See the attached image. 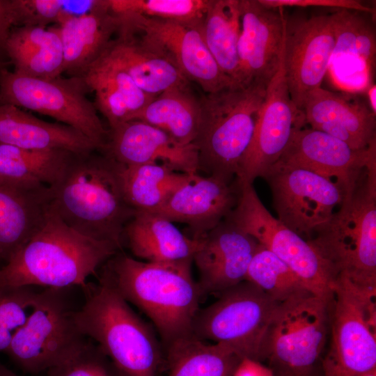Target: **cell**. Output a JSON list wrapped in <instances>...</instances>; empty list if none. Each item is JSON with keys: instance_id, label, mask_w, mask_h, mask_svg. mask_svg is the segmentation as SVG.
I'll use <instances>...</instances> for the list:
<instances>
[{"instance_id": "cell-43", "label": "cell", "mask_w": 376, "mask_h": 376, "mask_svg": "<svg viewBox=\"0 0 376 376\" xmlns=\"http://www.w3.org/2000/svg\"><path fill=\"white\" fill-rule=\"evenodd\" d=\"M233 376H275L273 370L261 362L250 359H242L236 368Z\"/></svg>"}, {"instance_id": "cell-2", "label": "cell", "mask_w": 376, "mask_h": 376, "mask_svg": "<svg viewBox=\"0 0 376 376\" xmlns=\"http://www.w3.org/2000/svg\"><path fill=\"white\" fill-rule=\"evenodd\" d=\"M192 262H142L120 251L102 265L100 273L120 295L150 319L164 351L193 335L203 296L191 275Z\"/></svg>"}, {"instance_id": "cell-14", "label": "cell", "mask_w": 376, "mask_h": 376, "mask_svg": "<svg viewBox=\"0 0 376 376\" xmlns=\"http://www.w3.org/2000/svg\"><path fill=\"white\" fill-rule=\"evenodd\" d=\"M277 219L308 241L328 222L345 194L335 183L306 169L276 163L263 175Z\"/></svg>"}, {"instance_id": "cell-47", "label": "cell", "mask_w": 376, "mask_h": 376, "mask_svg": "<svg viewBox=\"0 0 376 376\" xmlns=\"http://www.w3.org/2000/svg\"><path fill=\"white\" fill-rule=\"evenodd\" d=\"M3 64L0 62V70L3 68Z\"/></svg>"}, {"instance_id": "cell-8", "label": "cell", "mask_w": 376, "mask_h": 376, "mask_svg": "<svg viewBox=\"0 0 376 376\" xmlns=\"http://www.w3.org/2000/svg\"><path fill=\"white\" fill-rule=\"evenodd\" d=\"M218 295L217 301L197 312L193 335L228 347L241 359L260 362L266 334L279 303L247 281Z\"/></svg>"}, {"instance_id": "cell-31", "label": "cell", "mask_w": 376, "mask_h": 376, "mask_svg": "<svg viewBox=\"0 0 376 376\" xmlns=\"http://www.w3.org/2000/svg\"><path fill=\"white\" fill-rule=\"evenodd\" d=\"M168 376H233L242 360L230 348L194 335L164 350Z\"/></svg>"}, {"instance_id": "cell-22", "label": "cell", "mask_w": 376, "mask_h": 376, "mask_svg": "<svg viewBox=\"0 0 376 376\" xmlns=\"http://www.w3.org/2000/svg\"><path fill=\"white\" fill-rule=\"evenodd\" d=\"M303 113L311 128L340 139L352 149L366 150L376 145V115L360 101L320 87L309 94Z\"/></svg>"}, {"instance_id": "cell-35", "label": "cell", "mask_w": 376, "mask_h": 376, "mask_svg": "<svg viewBox=\"0 0 376 376\" xmlns=\"http://www.w3.org/2000/svg\"><path fill=\"white\" fill-rule=\"evenodd\" d=\"M245 281L279 303L311 292L287 264L260 244L249 263Z\"/></svg>"}, {"instance_id": "cell-11", "label": "cell", "mask_w": 376, "mask_h": 376, "mask_svg": "<svg viewBox=\"0 0 376 376\" xmlns=\"http://www.w3.org/2000/svg\"><path fill=\"white\" fill-rule=\"evenodd\" d=\"M83 80L61 77H29L6 68L0 70V101L49 116L82 133L101 151L109 134L97 109L86 96Z\"/></svg>"}, {"instance_id": "cell-33", "label": "cell", "mask_w": 376, "mask_h": 376, "mask_svg": "<svg viewBox=\"0 0 376 376\" xmlns=\"http://www.w3.org/2000/svg\"><path fill=\"white\" fill-rule=\"evenodd\" d=\"M74 152L34 150L0 144V182H38L52 185Z\"/></svg>"}, {"instance_id": "cell-27", "label": "cell", "mask_w": 376, "mask_h": 376, "mask_svg": "<svg viewBox=\"0 0 376 376\" xmlns=\"http://www.w3.org/2000/svg\"><path fill=\"white\" fill-rule=\"evenodd\" d=\"M123 238L136 257L157 263L193 260L199 244L198 239L184 234L168 219L144 211H136Z\"/></svg>"}, {"instance_id": "cell-19", "label": "cell", "mask_w": 376, "mask_h": 376, "mask_svg": "<svg viewBox=\"0 0 376 376\" xmlns=\"http://www.w3.org/2000/svg\"><path fill=\"white\" fill-rule=\"evenodd\" d=\"M240 186L198 173L188 174L159 207L148 212L187 224L198 239L224 221L237 204ZM145 212V211H144Z\"/></svg>"}, {"instance_id": "cell-36", "label": "cell", "mask_w": 376, "mask_h": 376, "mask_svg": "<svg viewBox=\"0 0 376 376\" xmlns=\"http://www.w3.org/2000/svg\"><path fill=\"white\" fill-rule=\"evenodd\" d=\"M210 0H109L116 15L136 14L150 18L202 26Z\"/></svg>"}, {"instance_id": "cell-20", "label": "cell", "mask_w": 376, "mask_h": 376, "mask_svg": "<svg viewBox=\"0 0 376 376\" xmlns=\"http://www.w3.org/2000/svg\"><path fill=\"white\" fill-rule=\"evenodd\" d=\"M198 239L193 261L203 296L219 294L245 281L258 244L253 237L224 219Z\"/></svg>"}, {"instance_id": "cell-1", "label": "cell", "mask_w": 376, "mask_h": 376, "mask_svg": "<svg viewBox=\"0 0 376 376\" xmlns=\"http://www.w3.org/2000/svg\"><path fill=\"white\" fill-rule=\"evenodd\" d=\"M120 169L100 150L73 153L49 187L53 206L69 227L122 250L124 228L136 211L125 198Z\"/></svg>"}, {"instance_id": "cell-30", "label": "cell", "mask_w": 376, "mask_h": 376, "mask_svg": "<svg viewBox=\"0 0 376 376\" xmlns=\"http://www.w3.org/2000/svg\"><path fill=\"white\" fill-rule=\"evenodd\" d=\"M240 30V0H210L203 22L202 36L220 70L237 85Z\"/></svg>"}, {"instance_id": "cell-46", "label": "cell", "mask_w": 376, "mask_h": 376, "mask_svg": "<svg viewBox=\"0 0 376 376\" xmlns=\"http://www.w3.org/2000/svg\"><path fill=\"white\" fill-rule=\"evenodd\" d=\"M363 376H376V369L368 373Z\"/></svg>"}, {"instance_id": "cell-15", "label": "cell", "mask_w": 376, "mask_h": 376, "mask_svg": "<svg viewBox=\"0 0 376 376\" xmlns=\"http://www.w3.org/2000/svg\"><path fill=\"white\" fill-rule=\"evenodd\" d=\"M306 124L303 111L297 109L290 97L282 55L279 68L267 86L237 182L253 184L255 179L262 178L280 159L294 132Z\"/></svg>"}, {"instance_id": "cell-48", "label": "cell", "mask_w": 376, "mask_h": 376, "mask_svg": "<svg viewBox=\"0 0 376 376\" xmlns=\"http://www.w3.org/2000/svg\"><path fill=\"white\" fill-rule=\"evenodd\" d=\"M275 376H276V375H275Z\"/></svg>"}, {"instance_id": "cell-4", "label": "cell", "mask_w": 376, "mask_h": 376, "mask_svg": "<svg viewBox=\"0 0 376 376\" xmlns=\"http://www.w3.org/2000/svg\"><path fill=\"white\" fill-rule=\"evenodd\" d=\"M84 301L74 314L80 332L93 340L123 376H157L165 362L153 330L101 273L82 288Z\"/></svg>"}, {"instance_id": "cell-38", "label": "cell", "mask_w": 376, "mask_h": 376, "mask_svg": "<svg viewBox=\"0 0 376 376\" xmlns=\"http://www.w3.org/2000/svg\"><path fill=\"white\" fill-rule=\"evenodd\" d=\"M34 286L0 288V352H6L33 311L40 292Z\"/></svg>"}, {"instance_id": "cell-21", "label": "cell", "mask_w": 376, "mask_h": 376, "mask_svg": "<svg viewBox=\"0 0 376 376\" xmlns=\"http://www.w3.org/2000/svg\"><path fill=\"white\" fill-rule=\"evenodd\" d=\"M102 152L125 166L161 163L176 172L198 173V153L193 143L180 144L163 130L139 120L109 129Z\"/></svg>"}, {"instance_id": "cell-9", "label": "cell", "mask_w": 376, "mask_h": 376, "mask_svg": "<svg viewBox=\"0 0 376 376\" xmlns=\"http://www.w3.org/2000/svg\"><path fill=\"white\" fill-rule=\"evenodd\" d=\"M68 288H46L6 352L23 372L36 375L72 357L88 339L77 328Z\"/></svg>"}, {"instance_id": "cell-13", "label": "cell", "mask_w": 376, "mask_h": 376, "mask_svg": "<svg viewBox=\"0 0 376 376\" xmlns=\"http://www.w3.org/2000/svg\"><path fill=\"white\" fill-rule=\"evenodd\" d=\"M115 15L119 19V29L136 35L205 93L238 86L219 68L204 42L202 26L136 14Z\"/></svg>"}, {"instance_id": "cell-28", "label": "cell", "mask_w": 376, "mask_h": 376, "mask_svg": "<svg viewBox=\"0 0 376 376\" xmlns=\"http://www.w3.org/2000/svg\"><path fill=\"white\" fill-rule=\"evenodd\" d=\"M107 52L124 68L143 92L157 96L189 81L168 59L146 45L136 35L118 30Z\"/></svg>"}, {"instance_id": "cell-32", "label": "cell", "mask_w": 376, "mask_h": 376, "mask_svg": "<svg viewBox=\"0 0 376 376\" xmlns=\"http://www.w3.org/2000/svg\"><path fill=\"white\" fill-rule=\"evenodd\" d=\"M125 198L135 211L151 212L159 207L187 178L161 163L121 164Z\"/></svg>"}, {"instance_id": "cell-24", "label": "cell", "mask_w": 376, "mask_h": 376, "mask_svg": "<svg viewBox=\"0 0 376 376\" xmlns=\"http://www.w3.org/2000/svg\"><path fill=\"white\" fill-rule=\"evenodd\" d=\"M120 26L109 9V0H100L93 10L70 17L57 26L63 51L64 70L80 78L107 49Z\"/></svg>"}, {"instance_id": "cell-34", "label": "cell", "mask_w": 376, "mask_h": 376, "mask_svg": "<svg viewBox=\"0 0 376 376\" xmlns=\"http://www.w3.org/2000/svg\"><path fill=\"white\" fill-rule=\"evenodd\" d=\"M363 13L340 9L332 14L336 42L331 62L354 57L368 71L372 70L376 54L375 31Z\"/></svg>"}, {"instance_id": "cell-26", "label": "cell", "mask_w": 376, "mask_h": 376, "mask_svg": "<svg viewBox=\"0 0 376 376\" xmlns=\"http://www.w3.org/2000/svg\"><path fill=\"white\" fill-rule=\"evenodd\" d=\"M0 144L74 153L99 150L82 133L62 123L43 121L15 105L0 101Z\"/></svg>"}, {"instance_id": "cell-41", "label": "cell", "mask_w": 376, "mask_h": 376, "mask_svg": "<svg viewBox=\"0 0 376 376\" xmlns=\"http://www.w3.org/2000/svg\"><path fill=\"white\" fill-rule=\"evenodd\" d=\"M259 1L268 7H326L354 10L368 14H374L375 10L363 5L361 1L354 0H259Z\"/></svg>"}, {"instance_id": "cell-16", "label": "cell", "mask_w": 376, "mask_h": 376, "mask_svg": "<svg viewBox=\"0 0 376 376\" xmlns=\"http://www.w3.org/2000/svg\"><path fill=\"white\" fill-rule=\"evenodd\" d=\"M335 42L332 14L286 21L283 64L290 97L299 111L309 94L321 87Z\"/></svg>"}, {"instance_id": "cell-12", "label": "cell", "mask_w": 376, "mask_h": 376, "mask_svg": "<svg viewBox=\"0 0 376 376\" xmlns=\"http://www.w3.org/2000/svg\"><path fill=\"white\" fill-rule=\"evenodd\" d=\"M239 186L237 204L225 219L282 260L311 292L331 295L335 279L316 249L267 210L252 184Z\"/></svg>"}, {"instance_id": "cell-42", "label": "cell", "mask_w": 376, "mask_h": 376, "mask_svg": "<svg viewBox=\"0 0 376 376\" xmlns=\"http://www.w3.org/2000/svg\"><path fill=\"white\" fill-rule=\"evenodd\" d=\"M15 25L10 0H0V62L8 58L6 45L12 26Z\"/></svg>"}, {"instance_id": "cell-29", "label": "cell", "mask_w": 376, "mask_h": 376, "mask_svg": "<svg viewBox=\"0 0 376 376\" xmlns=\"http://www.w3.org/2000/svg\"><path fill=\"white\" fill-rule=\"evenodd\" d=\"M200 98L189 86L173 88L157 95L136 117L183 145L193 143L201 123Z\"/></svg>"}, {"instance_id": "cell-5", "label": "cell", "mask_w": 376, "mask_h": 376, "mask_svg": "<svg viewBox=\"0 0 376 376\" xmlns=\"http://www.w3.org/2000/svg\"><path fill=\"white\" fill-rule=\"evenodd\" d=\"M330 268L376 295V166L368 169L330 220L308 240Z\"/></svg>"}, {"instance_id": "cell-25", "label": "cell", "mask_w": 376, "mask_h": 376, "mask_svg": "<svg viewBox=\"0 0 376 376\" xmlns=\"http://www.w3.org/2000/svg\"><path fill=\"white\" fill-rule=\"evenodd\" d=\"M80 79L94 92V105L110 129L134 120L156 97L141 90L107 50Z\"/></svg>"}, {"instance_id": "cell-17", "label": "cell", "mask_w": 376, "mask_h": 376, "mask_svg": "<svg viewBox=\"0 0 376 376\" xmlns=\"http://www.w3.org/2000/svg\"><path fill=\"white\" fill-rule=\"evenodd\" d=\"M375 146L354 150L324 132L303 127L294 132L276 163L315 173L339 186L346 195L368 168L376 166Z\"/></svg>"}, {"instance_id": "cell-6", "label": "cell", "mask_w": 376, "mask_h": 376, "mask_svg": "<svg viewBox=\"0 0 376 376\" xmlns=\"http://www.w3.org/2000/svg\"><path fill=\"white\" fill-rule=\"evenodd\" d=\"M267 88L233 86L200 97L201 116L193 144L198 171L231 183L249 146Z\"/></svg>"}, {"instance_id": "cell-23", "label": "cell", "mask_w": 376, "mask_h": 376, "mask_svg": "<svg viewBox=\"0 0 376 376\" xmlns=\"http://www.w3.org/2000/svg\"><path fill=\"white\" fill-rule=\"evenodd\" d=\"M52 205L45 184L0 182V259L7 262L39 230Z\"/></svg>"}, {"instance_id": "cell-45", "label": "cell", "mask_w": 376, "mask_h": 376, "mask_svg": "<svg viewBox=\"0 0 376 376\" xmlns=\"http://www.w3.org/2000/svg\"><path fill=\"white\" fill-rule=\"evenodd\" d=\"M0 376H19L0 361Z\"/></svg>"}, {"instance_id": "cell-3", "label": "cell", "mask_w": 376, "mask_h": 376, "mask_svg": "<svg viewBox=\"0 0 376 376\" xmlns=\"http://www.w3.org/2000/svg\"><path fill=\"white\" fill-rule=\"evenodd\" d=\"M121 251L69 227L52 204L42 226L0 267V288H83L89 276Z\"/></svg>"}, {"instance_id": "cell-7", "label": "cell", "mask_w": 376, "mask_h": 376, "mask_svg": "<svg viewBox=\"0 0 376 376\" xmlns=\"http://www.w3.org/2000/svg\"><path fill=\"white\" fill-rule=\"evenodd\" d=\"M332 295L308 292L279 303L263 343L276 376H311L329 333Z\"/></svg>"}, {"instance_id": "cell-10", "label": "cell", "mask_w": 376, "mask_h": 376, "mask_svg": "<svg viewBox=\"0 0 376 376\" xmlns=\"http://www.w3.org/2000/svg\"><path fill=\"white\" fill-rule=\"evenodd\" d=\"M375 297L336 279L323 376H363L376 369Z\"/></svg>"}, {"instance_id": "cell-37", "label": "cell", "mask_w": 376, "mask_h": 376, "mask_svg": "<svg viewBox=\"0 0 376 376\" xmlns=\"http://www.w3.org/2000/svg\"><path fill=\"white\" fill-rule=\"evenodd\" d=\"M97 0H11L15 25L41 26L60 24L65 19L93 10Z\"/></svg>"}, {"instance_id": "cell-44", "label": "cell", "mask_w": 376, "mask_h": 376, "mask_svg": "<svg viewBox=\"0 0 376 376\" xmlns=\"http://www.w3.org/2000/svg\"><path fill=\"white\" fill-rule=\"evenodd\" d=\"M366 95L370 111L376 115V85L371 84L368 86Z\"/></svg>"}, {"instance_id": "cell-40", "label": "cell", "mask_w": 376, "mask_h": 376, "mask_svg": "<svg viewBox=\"0 0 376 376\" xmlns=\"http://www.w3.org/2000/svg\"><path fill=\"white\" fill-rule=\"evenodd\" d=\"M12 63L14 71L29 77L52 79L64 70L63 46L59 35Z\"/></svg>"}, {"instance_id": "cell-39", "label": "cell", "mask_w": 376, "mask_h": 376, "mask_svg": "<svg viewBox=\"0 0 376 376\" xmlns=\"http://www.w3.org/2000/svg\"><path fill=\"white\" fill-rule=\"evenodd\" d=\"M45 376H123L100 346L88 340L67 361L46 371Z\"/></svg>"}, {"instance_id": "cell-18", "label": "cell", "mask_w": 376, "mask_h": 376, "mask_svg": "<svg viewBox=\"0 0 376 376\" xmlns=\"http://www.w3.org/2000/svg\"><path fill=\"white\" fill-rule=\"evenodd\" d=\"M240 10L238 85L267 88L282 58L287 21L284 8L266 6L259 0H240Z\"/></svg>"}]
</instances>
